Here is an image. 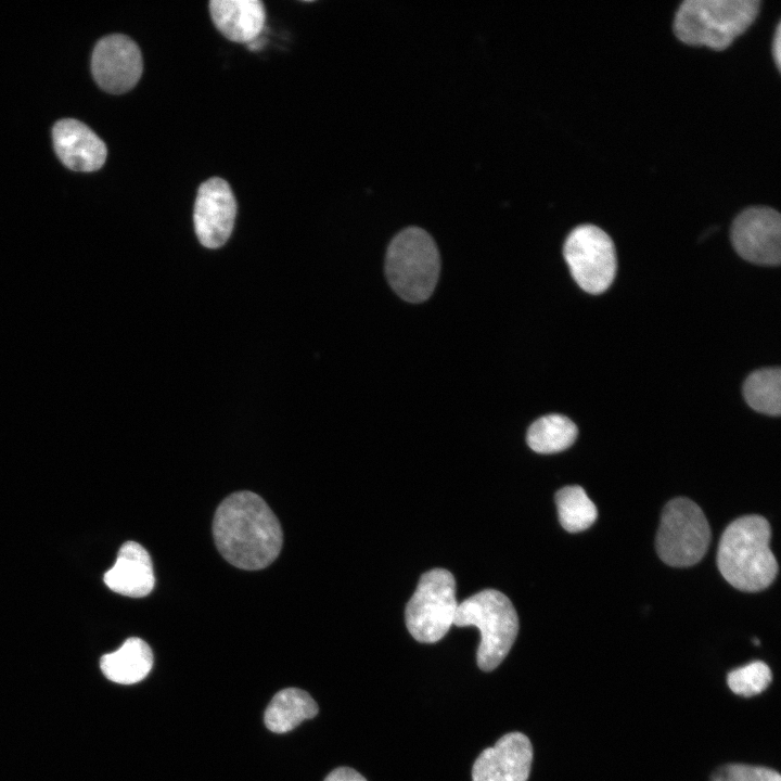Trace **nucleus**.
I'll return each mask as SVG.
<instances>
[{
  "mask_svg": "<svg viewBox=\"0 0 781 781\" xmlns=\"http://www.w3.org/2000/svg\"><path fill=\"white\" fill-rule=\"evenodd\" d=\"M564 257L574 280L587 293L600 294L612 284L616 272L615 248L599 227H576L565 241Z\"/></svg>",
  "mask_w": 781,
  "mask_h": 781,
  "instance_id": "8",
  "label": "nucleus"
},
{
  "mask_svg": "<svg viewBox=\"0 0 781 781\" xmlns=\"http://www.w3.org/2000/svg\"><path fill=\"white\" fill-rule=\"evenodd\" d=\"M731 241L745 260L776 266L781 260V217L771 207L755 206L741 212L731 226Z\"/></svg>",
  "mask_w": 781,
  "mask_h": 781,
  "instance_id": "9",
  "label": "nucleus"
},
{
  "mask_svg": "<svg viewBox=\"0 0 781 781\" xmlns=\"http://www.w3.org/2000/svg\"><path fill=\"white\" fill-rule=\"evenodd\" d=\"M52 139L60 161L72 170L94 171L105 163V143L79 120L66 118L56 121Z\"/></svg>",
  "mask_w": 781,
  "mask_h": 781,
  "instance_id": "13",
  "label": "nucleus"
},
{
  "mask_svg": "<svg viewBox=\"0 0 781 781\" xmlns=\"http://www.w3.org/2000/svg\"><path fill=\"white\" fill-rule=\"evenodd\" d=\"M710 781H781L778 771L760 766L728 764L719 767Z\"/></svg>",
  "mask_w": 781,
  "mask_h": 781,
  "instance_id": "22",
  "label": "nucleus"
},
{
  "mask_svg": "<svg viewBox=\"0 0 781 781\" xmlns=\"http://www.w3.org/2000/svg\"><path fill=\"white\" fill-rule=\"evenodd\" d=\"M453 625L475 626L481 632L477 665L482 670L495 669L507 656L518 631L516 611L502 592L482 590L458 604Z\"/></svg>",
  "mask_w": 781,
  "mask_h": 781,
  "instance_id": "4",
  "label": "nucleus"
},
{
  "mask_svg": "<svg viewBox=\"0 0 781 781\" xmlns=\"http://www.w3.org/2000/svg\"><path fill=\"white\" fill-rule=\"evenodd\" d=\"M209 12L216 28L239 43L258 38L266 22L264 3L258 0H212Z\"/></svg>",
  "mask_w": 781,
  "mask_h": 781,
  "instance_id": "15",
  "label": "nucleus"
},
{
  "mask_svg": "<svg viewBox=\"0 0 781 781\" xmlns=\"http://www.w3.org/2000/svg\"><path fill=\"white\" fill-rule=\"evenodd\" d=\"M317 714L318 705L306 691L286 688L272 697L266 708L264 720L270 731L284 733Z\"/></svg>",
  "mask_w": 781,
  "mask_h": 781,
  "instance_id": "17",
  "label": "nucleus"
},
{
  "mask_svg": "<svg viewBox=\"0 0 781 781\" xmlns=\"http://www.w3.org/2000/svg\"><path fill=\"white\" fill-rule=\"evenodd\" d=\"M385 268L390 286L402 299L423 302L431 296L438 280L437 246L423 229L407 228L392 240Z\"/></svg>",
  "mask_w": 781,
  "mask_h": 781,
  "instance_id": "5",
  "label": "nucleus"
},
{
  "mask_svg": "<svg viewBox=\"0 0 781 781\" xmlns=\"http://www.w3.org/2000/svg\"><path fill=\"white\" fill-rule=\"evenodd\" d=\"M555 503L562 527L568 533L589 528L598 517L594 503L580 486H566L555 494Z\"/></svg>",
  "mask_w": 781,
  "mask_h": 781,
  "instance_id": "20",
  "label": "nucleus"
},
{
  "mask_svg": "<svg viewBox=\"0 0 781 781\" xmlns=\"http://www.w3.org/2000/svg\"><path fill=\"white\" fill-rule=\"evenodd\" d=\"M753 643H754L755 645H759V640L754 638V639H753Z\"/></svg>",
  "mask_w": 781,
  "mask_h": 781,
  "instance_id": "25",
  "label": "nucleus"
},
{
  "mask_svg": "<svg viewBox=\"0 0 781 781\" xmlns=\"http://www.w3.org/2000/svg\"><path fill=\"white\" fill-rule=\"evenodd\" d=\"M770 525L760 515L734 520L722 533L717 565L724 578L734 588L756 592L774 580L778 563L769 548Z\"/></svg>",
  "mask_w": 781,
  "mask_h": 781,
  "instance_id": "2",
  "label": "nucleus"
},
{
  "mask_svg": "<svg viewBox=\"0 0 781 781\" xmlns=\"http://www.w3.org/2000/svg\"><path fill=\"white\" fill-rule=\"evenodd\" d=\"M105 585L116 593L142 598L154 588L155 577L149 552L138 542H125L115 564L104 574Z\"/></svg>",
  "mask_w": 781,
  "mask_h": 781,
  "instance_id": "14",
  "label": "nucleus"
},
{
  "mask_svg": "<svg viewBox=\"0 0 781 781\" xmlns=\"http://www.w3.org/2000/svg\"><path fill=\"white\" fill-rule=\"evenodd\" d=\"M143 69L137 43L120 34L108 35L94 47L91 71L95 82L108 93L120 94L132 89Z\"/></svg>",
  "mask_w": 781,
  "mask_h": 781,
  "instance_id": "10",
  "label": "nucleus"
},
{
  "mask_svg": "<svg viewBox=\"0 0 781 781\" xmlns=\"http://www.w3.org/2000/svg\"><path fill=\"white\" fill-rule=\"evenodd\" d=\"M743 395L748 406L755 411L768 415H780V369L765 368L752 372L743 384Z\"/></svg>",
  "mask_w": 781,
  "mask_h": 781,
  "instance_id": "19",
  "label": "nucleus"
},
{
  "mask_svg": "<svg viewBox=\"0 0 781 781\" xmlns=\"http://www.w3.org/2000/svg\"><path fill=\"white\" fill-rule=\"evenodd\" d=\"M533 760V746L521 732L501 737L484 750L472 769L473 781H527Z\"/></svg>",
  "mask_w": 781,
  "mask_h": 781,
  "instance_id": "12",
  "label": "nucleus"
},
{
  "mask_svg": "<svg viewBox=\"0 0 781 781\" xmlns=\"http://www.w3.org/2000/svg\"><path fill=\"white\" fill-rule=\"evenodd\" d=\"M709 541L708 522L695 502L679 497L666 503L655 542L664 563L675 567L692 566L705 555Z\"/></svg>",
  "mask_w": 781,
  "mask_h": 781,
  "instance_id": "6",
  "label": "nucleus"
},
{
  "mask_svg": "<svg viewBox=\"0 0 781 781\" xmlns=\"http://www.w3.org/2000/svg\"><path fill=\"white\" fill-rule=\"evenodd\" d=\"M235 215V197L226 180L213 177L200 185L193 221L196 236L203 246H222L232 233Z\"/></svg>",
  "mask_w": 781,
  "mask_h": 781,
  "instance_id": "11",
  "label": "nucleus"
},
{
  "mask_svg": "<svg viewBox=\"0 0 781 781\" xmlns=\"http://www.w3.org/2000/svg\"><path fill=\"white\" fill-rule=\"evenodd\" d=\"M759 7L758 0H686L676 13L674 30L686 44L725 50L751 26Z\"/></svg>",
  "mask_w": 781,
  "mask_h": 781,
  "instance_id": "3",
  "label": "nucleus"
},
{
  "mask_svg": "<svg viewBox=\"0 0 781 781\" xmlns=\"http://www.w3.org/2000/svg\"><path fill=\"white\" fill-rule=\"evenodd\" d=\"M213 536L220 554L233 566L257 571L270 565L283 542L281 525L266 501L238 491L217 508Z\"/></svg>",
  "mask_w": 781,
  "mask_h": 781,
  "instance_id": "1",
  "label": "nucleus"
},
{
  "mask_svg": "<svg viewBox=\"0 0 781 781\" xmlns=\"http://www.w3.org/2000/svg\"><path fill=\"white\" fill-rule=\"evenodd\" d=\"M153 666V653L140 638H129L116 651L100 660L104 676L116 683L132 684L144 679Z\"/></svg>",
  "mask_w": 781,
  "mask_h": 781,
  "instance_id": "16",
  "label": "nucleus"
},
{
  "mask_svg": "<svg viewBox=\"0 0 781 781\" xmlns=\"http://www.w3.org/2000/svg\"><path fill=\"white\" fill-rule=\"evenodd\" d=\"M324 781H367L359 772L348 767H340L331 771Z\"/></svg>",
  "mask_w": 781,
  "mask_h": 781,
  "instance_id": "23",
  "label": "nucleus"
},
{
  "mask_svg": "<svg viewBox=\"0 0 781 781\" xmlns=\"http://www.w3.org/2000/svg\"><path fill=\"white\" fill-rule=\"evenodd\" d=\"M772 680L769 666L761 661H754L728 674L727 682L730 690L741 696H753L767 689Z\"/></svg>",
  "mask_w": 781,
  "mask_h": 781,
  "instance_id": "21",
  "label": "nucleus"
},
{
  "mask_svg": "<svg viewBox=\"0 0 781 781\" xmlns=\"http://www.w3.org/2000/svg\"><path fill=\"white\" fill-rule=\"evenodd\" d=\"M452 574L444 568L424 573L406 607L411 636L425 643L440 640L453 625L458 602Z\"/></svg>",
  "mask_w": 781,
  "mask_h": 781,
  "instance_id": "7",
  "label": "nucleus"
},
{
  "mask_svg": "<svg viewBox=\"0 0 781 781\" xmlns=\"http://www.w3.org/2000/svg\"><path fill=\"white\" fill-rule=\"evenodd\" d=\"M772 55L774 59V62L777 64V67H781V27L780 24L778 25L774 34V38L772 40Z\"/></svg>",
  "mask_w": 781,
  "mask_h": 781,
  "instance_id": "24",
  "label": "nucleus"
},
{
  "mask_svg": "<svg viewBox=\"0 0 781 781\" xmlns=\"http://www.w3.org/2000/svg\"><path fill=\"white\" fill-rule=\"evenodd\" d=\"M577 433L575 423L565 415L548 414L529 426L526 440L538 453H555L571 447Z\"/></svg>",
  "mask_w": 781,
  "mask_h": 781,
  "instance_id": "18",
  "label": "nucleus"
}]
</instances>
